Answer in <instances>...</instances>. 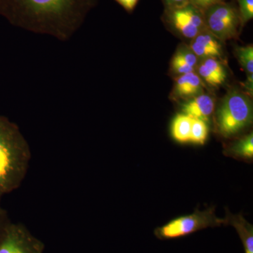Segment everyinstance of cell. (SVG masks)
Wrapping results in <instances>:
<instances>
[{
    "mask_svg": "<svg viewBox=\"0 0 253 253\" xmlns=\"http://www.w3.org/2000/svg\"><path fill=\"white\" fill-rule=\"evenodd\" d=\"M189 49L198 58L202 59L213 58L222 61L224 58L221 41L207 29L191 40Z\"/></svg>",
    "mask_w": 253,
    "mask_h": 253,
    "instance_id": "obj_8",
    "label": "cell"
},
{
    "mask_svg": "<svg viewBox=\"0 0 253 253\" xmlns=\"http://www.w3.org/2000/svg\"><path fill=\"white\" fill-rule=\"evenodd\" d=\"M204 83L195 72L176 78L173 94L177 99L189 100L204 93Z\"/></svg>",
    "mask_w": 253,
    "mask_h": 253,
    "instance_id": "obj_9",
    "label": "cell"
},
{
    "mask_svg": "<svg viewBox=\"0 0 253 253\" xmlns=\"http://www.w3.org/2000/svg\"><path fill=\"white\" fill-rule=\"evenodd\" d=\"M192 118L184 113L176 115L172 121L171 133L172 137L178 142H189L191 134Z\"/></svg>",
    "mask_w": 253,
    "mask_h": 253,
    "instance_id": "obj_14",
    "label": "cell"
},
{
    "mask_svg": "<svg viewBox=\"0 0 253 253\" xmlns=\"http://www.w3.org/2000/svg\"><path fill=\"white\" fill-rule=\"evenodd\" d=\"M240 6V18L243 25L253 18V0H238Z\"/></svg>",
    "mask_w": 253,
    "mask_h": 253,
    "instance_id": "obj_18",
    "label": "cell"
},
{
    "mask_svg": "<svg viewBox=\"0 0 253 253\" xmlns=\"http://www.w3.org/2000/svg\"><path fill=\"white\" fill-rule=\"evenodd\" d=\"M205 12L206 29L217 39L222 42L237 38L241 21L235 8L221 2L209 8Z\"/></svg>",
    "mask_w": 253,
    "mask_h": 253,
    "instance_id": "obj_5",
    "label": "cell"
},
{
    "mask_svg": "<svg viewBox=\"0 0 253 253\" xmlns=\"http://www.w3.org/2000/svg\"><path fill=\"white\" fill-rule=\"evenodd\" d=\"M242 85L244 86V89L247 91L249 96L253 95V74L249 75L247 80L243 83Z\"/></svg>",
    "mask_w": 253,
    "mask_h": 253,
    "instance_id": "obj_22",
    "label": "cell"
},
{
    "mask_svg": "<svg viewBox=\"0 0 253 253\" xmlns=\"http://www.w3.org/2000/svg\"><path fill=\"white\" fill-rule=\"evenodd\" d=\"M227 224L225 219L217 217L214 208H210L204 211H196L189 215L176 218L158 228L155 234L161 239H174L189 235L196 231Z\"/></svg>",
    "mask_w": 253,
    "mask_h": 253,
    "instance_id": "obj_4",
    "label": "cell"
},
{
    "mask_svg": "<svg viewBox=\"0 0 253 253\" xmlns=\"http://www.w3.org/2000/svg\"><path fill=\"white\" fill-rule=\"evenodd\" d=\"M98 0H0V16L13 26L61 41L71 39Z\"/></svg>",
    "mask_w": 253,
    "mask_h": 253,
    "instance_id": "obj_1",
    "label": "cell"
},
{
    "mask_svg": "<svg viewBox=\"0 0 253 253\" xmlns=\"http://www.w3.org/2000/svg\"><path fill=\"white\" fill-rule=\"evenodd\" d=\"M208 136L207 123L202 120L192 118L190 140L196 144L203 145L206 143Z\"/></svg>",
    "mask_w": 253,
    "mask_h": 253,
    "instance_id": "obj_17",
    "label": "cell"
},
{
    "mask_svg": "<svg viewBox=\"0 0 253 253\" xmlns=\"http://www.w3.org/2000/svg\"><path fill=\"white\" fill-rule=\"evenodd\" d=\"M215 102L212 96L203 94L189 99L182 105V113L207 123L214 113Z\"/></svg>",
    "mask_w": 253,
    "mask_h": 253,
    "instance_id": "obj_10",
    "label": "cell"
},
{
    "mask_svg": "<svg viewBox=\"0 0 253 253\" xmlns=\"http://www.w3.org/2000/svg\"><path fill=\"white\" fill-rule=\"evenodd\" d=\"M198 75L203 81L214 87L222 85L227 77L221 61L213 58L203 59L198 66Z\"/></svg>",
    "mask_w": 253,
    "mask_h": 253,
    "instance_id": "obj_11",
    "label": "cell"
},
{
    "mask_svg": "<svg viewBox=\"0 0 253 253\" xmlns=\"http://www.w3.org/2000/svg\"><path fill=\"white\" fill-rule=\"evenodd\" d=\"M166 1L170 9L181 7V6L189 4V0H166Z\"/></svg>",
    "mask_w": 253,
    "mask_h": 253,
    "instance_id": "obj_21",
    "label": "cell"
},
{
    "mask_svg": "<svg viewBox=\"0 0 253 253\" xmlns=\"http://www.w3.org/2000/svg\"><path fill=\"white\" fill-rule=\"evenodd\" d=\"M235 55L247 76L253 74V46H238Z\"/></svg>",
    "mask_w": 253,
    "mask_h": 253,
    "instance_id": "obj_16",
    "label": "cell"
},
{
    "mask_svg": "<svg viewBox=\"0 0 253 253\" xmlns=\"http://www.w3.org/2000/svg\"><path fill=\"white\" fill-rule=\"evenodd\" d=\"M115 1L123 6L127 12H131L135 8L139 0H115Z\"/></svg>",
    "mask_w": 253,
    "mask_h": 253,
    "instance_id": "obj_20",
    "label": "cell"
},
{
    "mask_svg": "<svg viewBox=\"0 0 253 253\" xmlns=\"http://www.w3.org/2000/svg\"><path fill=\"white\" fill-rule=\"evenodd\" d=\"M224 0H189L190 4L197 8L203 13L214 5L224 2Z\"/></svg>",
    "mask_w": 253,
    "mask_h": 253,
    "instance_id": "obj_19",
    "label": "cell"
},
{
    "mask_svg": "<svg viewBox=\"0 0 253 253\" xmlns=\"http://www.w3.org/2000/svg\"><path fill=\"white\" fill-rule=\"evenodd\" d=\"M253 104L249 95L231 89L221 100L216 115V125L219 134L231 137L249 126L253 122Z\"/></svg>",
    "mask_w": 253,
    "mask_h": 253,
    "instance_id": "obj_3",
    "label": "cell"
},
{
    "mask_svg": "<svg viewBox=\"0 0 253 253\" xmlns=\"http://www.w3.org/2000/svg\"><path fill=\"white\" fill-rule=\"evenodd\" d=\"M31 158L29 144L19 127L0 116V199L19 187Z\"/></svg>",
    "mask_w": 253,
    "mask_h": 253,
    "instance_id": "obj_2",
    "label": "cell"
},
{
    "mask_svg": "<svg viewBox=\"0 0 253 253\" xmlns=\"http://www.w3.org/2000/svg\"><path fill=\"white\" fill-rule=\"evenodd\" d=\"M228 154L234 157L244 159H253V134L250 133L247 136L240 139L230 146L227 149Z\"/></svg>",
    "mask_w": 253,
    "mask_h": 253,
    "instance_id": "obj_15",
    "label": "cell"
},
{
    "mask_svg": "<svg viewBox=\"0 0 253 253\" xmlns=\"http://www.w3.org/2000/svg\"><path fill=\"white\" fill-rule=\"evenodd\" d=\"M5 224H6V222L3 219L2 215H1V213H0V234H1Z\"/></svg>",
    "mask_w": 253,
    "mask_h": 253,
    "instance_id": "obj_23",
    "label": "cell"
},
{
    "mask_svg": "<svg viewBox=\"0 0 253 253\" xmlns=\"http://www.w3.org/2000/svg\"><path fill=\"white\" fill-rule=\"evenodd\" d=\"M226 221L236 228L240 237L244 243L246 253H253V229L241 214H226Z\"/></svg>",
    "mask_w": 253,
    "mask_h": 253,
    "instance_id": "obj_13",
    "label": "cell"
},
{
    "mask_svg": "<svg viewBox=\"0 0 253 253\" xmlns=\"http://www.w3.org/2000/svg\"><path fill=\"white\" fill-rule=\"evenodd\" d=\"M41 239L20 223H6L0 234V253H44Z\"/></svg>",
    "mask_w": 253,
    "mask_h": 253,
    "instance_id": "obj_6",
    "label": "cell"
},
{
    "mask_svg": "<svg viewBox=\"0 0 253 253\" xmlns=\"http://www.w3.org/2000/svg\"><path fill=\"white\" fill-rule=\"evenodd\" d=\"M170 9L171 23L176 31L184 38L192 40L206 29L204 13L192 5L188 4Z\"/></svg>",
    "mask_w": 253,
    "mask_h": 253,
    "instance_id": "obj_7",
    "label": "cell"
},
{
    "mask_svg": "<svg viewBox=\"0 0 253 253\" xmlns=\"http://www.w3.org/2000/svg\"><path fill=\"white\" fill-rule=\"evenodd\" d=\"M198 57L191 49L182 47L177 50L171 61V69L176 74H186L195 72V68L197 66Z\"/></svg>",
    "mask_w": 253,
    "mask_h": 253,
    "instance_id": "obj_12",
    "label": "cell"
}]
</instances>
